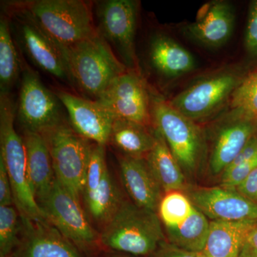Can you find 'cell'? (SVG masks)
I'll return each mask as SVG.
<instances>
[{"label":"cell","mask_w":257,"mask_h":257,"mask_svg":"<svg viewBox=\"0 0 257 257\" xmlns=\"http://www.w3.org/2000/svg\"><path fill=\"white\" fill-rule=\"evenodd\" d=\"M20 62L12 36L9 20L5 15L0 19V94H10L19 78Z\"/></svg>","instance_id":"484cf974"},{"label":"cell","mask_w":257,"mask_h":257,"mask_svg":"<svg viewBox=\"0 0 257 257\" xmlns=\"http://www.w3.org/2000/svg\"><path fill=\"white\" fill-rule=\"evenodd\" d=\"M62 103L30 68L23 72L18 114L25 130L43 134L64 122Z\"/></svg>","instance_id":"9c48e42d"},{"label":"cell","mask_w":257,"mask_h":257,"mask_svg":"<svg viewBox=\"0 0 257 257\" xmlns=\"http://www.w3.org/2000/svg\"><path fill=\"white\" fill-rule=\"evenodd\" d=\"M120 173L124 188L134 204L157 213L162 200V188L145 158L123 156Z\"/></svg>","instance_id":"2e32d148"},{"label":"cell","mask_w":257,"mask_h":257,"mask_svg":"<svg viewBox=\"0 0 257 257\" xmlns=\"http://www.w3.org/2000/svg\"><path fill=\"white\" fill-rule=\"evenodd\" d=\"M30 184L37 202L52 188L56 177L50 150L41 134L25 130L23 137Z\"/></svg>","instance_id":"d6986e66"},{"label":"cell","mask_w":257,"mask_h":257,"mask_svg":"<svg viewBox=\"0 0 257 257\" xmlns=\"http://www.w3.org/2000/svg\"><path fill=\"white\" fill-rule=\"evenodd\" d=\"M152 121L172 155L185 173L197 170L204 142L199 126L173 107L169 101L156 98L152 105Z\"/></svg>","instance_id":"8992f818"},{"label":"cell","mask_w":257,"mask_h":257,"mask_svg":"<svg viewBox=\"0 0 257 257\" xmlns=\"http://www.w3.org/2000/svg\"><path fill=\"white\" fill-rule=\"evenodd\" d=\"M109 257H128V256H117V255H115V256H111Z\"/></svg>","instance_id":"f35d334b"},{"label":"cell","mask_w":257,"mask_h":257,"mask_svg":"<svg viewBox=\"0 0 257 257\" xmlns=\"http://www.w3.org/2000/svg\"><path fill=\"white\" fill-rule=\"evenodd\" d=\"M244 78L239 72L225 71L193 84L169 102L193 121L204 119L231 97Z\"/></svg>","instance_id":"30bf717a"},{"label":"cell","mask_w":257,"mask_h":257,"mask_svg":"<svg viewBox=\"0 0 257 257\" xmlns=\"http://www.w3.org/2000/svg\"><path fill=\"white\" fill-rule=\"evenodd\" d=\"M37 203L46 220L79 249H91L99 242V236L83 210L80 201L57 179L49 192Z\"/></svg>","instance_id":"52a82bcc"},{"label":"cell","mask_w":257,"mask_h":257,"mask_svg":"<svg viewBox=\"0 0 257 257\" xmlns=\"http://www.w3.org/2000/svg\"><path fill=\"white\" fill-rule=\"evenodd\" d=\"M84 200L90 217L104 227L116 214L124 199L107 170L98 189L91 195L84 197Z\"/></svg>","instance_id":"d4e9b609"},{"label":"cell","mask_w":257,"mask_h":257,"mask_svg":"<svg viewBox=\"0 0 257 257\" xmlns=\"http://www.w3.org/2000/svg\"><path fill=\"white\" fill-rule=\"evenodd\" d=\"M188 197L208 219L217 221L257 222V204L236 189L200 187L192 189Z\"/></svg>","instance_id":"4fadbf2b"},{"label":"cell","mask_w":257,"mask_h":257,"mask_svg":"<svg viewBox=\"0 0 257 257\" xmlns=\"http://www.w3.org/2000/svg\"><path fill=\"white\" fill-rule=\"evenodd\" d=\"M244 243L257 255V224L248 234Z\"/></svg>","instance_id":"8d00e7d4"},{"label":"cell","mask_w":257,"mask_h":257,"mask_svg":"<svg viewBox=\"0 0 257 257\" xmlns=\"http://www.w3.org/2000/svg\"><path fill=\"white\" fill-rule=\"evenodd\" d=\"M61 48L71 80L95 100L115 78L127 71L97 32L85 40Z\"/></svg>","instance_id":"7a4b0ae2"},{"label":"cell","mask_w":257,"mask_h":257,"mask_svg":"<svg viewBox=\"0 0 257 257\" xmlns=\"http://www.w3.org/2000/svg\"><path fill=\"white\" fill-rule=\"evenodd\" d=\"M155 143V128L122 119H114L109 143L133 158H146Z\"/></svg>","instance_id":"603a6c76"},{"label":"cell","mask_w":257,"mask_h":257,"mask_svg":"<svg viewBox=\"0 0 257 257\" xmlns=\"http://www.w3.org/2000/svg\"><path fill=\"white\" fill-rule=\"evenodd\" d=\"M200 253L186 251L170 243L164 242L151 257H199Z\"/></svg>","instance_id":"e575fe53"},{"label":"cell","mask_w":257,"mask_h":257,"mask_svg":"<svg viewBox=\"0 0 257 257\" xmlns=\"http://www.w3.org/2000/svg\"><path fill=\"white\" fill-rule=\"evenodd\" d=\"M245 47L248 53L257 56V0L252 1L248 8L247 24L245 33Z\"/></svg>","instance_id":"1f68e13d"},{"label":"cell","mask_w":257,"mask_h":257,"mask_svg":"<svg viewBox=\"0 0 257 257\" xmlns=\"http://www.w3.org/2000/svg\"><path fill=\"white\" fill-rule=\"evenodd\" d=\"M257 156V136L253 135L252 138L248 140V143L246 144L243 147L241 152L238 154L237 156L234 159V161L231 162V165L227 168H231V167H236V166L243 163V162H247V161L251 160Z\"/></svg>","instance_id":"d590c367"},{"label":"cell","mask_w":257,"mask_h":257,"mask_svg":"<svg viewBox=\"0 0 257 257\" xmlns=\"http://www.w3.org/2000/svg\"><path fill=\"white\" fill-rule=\"evenodd\" d=\"M257 168V156L236 167L226 169L221 175V186L235 189Z\"/></svg>","instance_id":"4dcf8cb0"},{"label":"cell","mask_w":257,"mask_h":257,"mask_svg":"<svg viewBox=\"0 0 257 257\" xmlns=\"http://www.w3.org/2000/svg\"><path fill=\"white\" fill-rule=\"evenodd\" d=\"M257 224L252 221H210L205 246L207 257H236L246 237Z\"/></svg>","instance_id":"ffe728a7"},{"label":"cell","mask_w":257,"mask_h":257,"mask_svg":"<svg viewBox=\"0 0 257 257\" xmlns=\"http://www.w3.org/2000/svg\"><path fill=\"white\" fill-rule=\"evenodd\" d=\"M195 209L188 196L181 192L165 194L157 209V214L165 230L177 226L185 220Z\"/></svg>","instance_id":"4316f807"},{"label":"cell","mask_w":257,"mask_h":257,"mask_svg":"<svg viewBox=\"0 0 257 257\" xmlns=\"http://www.w3.org/2000/svg\"><path fill=\"white\" fill-rule=\"evenodd\" d=\"M257 130V121L231 118L216 134L209 167L213 175L222 174Z\"/></svg>","instance_id":"ac0fdd59"},{"label":"cell","mask_w":257,"mask_h":257,"mask_svg":"<svg viewBox=\"0 0 257 257\" xmlns=\"http://www.w3.org/2000/svg\"><path fill=\"white\" fill-rule=\"evenodd\" d=\"M42 135L50 150L56 179L80 201L93 145L65 122Z\"/></svg>","instance_id":"5b68a950"},{"label":"cell","mask_w":257,"mask_h":257,"mask_svg":"<svg viewBox=\"0 0 257 257\" xmlns=\"http://www.w3.org/2000/svg\"><path fill=\"white\" fill-rule=\"evenodd\" d=\"M20 44L34 64L51 75L71 80L62 48L25 12H13Z\"/></svg>","instance_id":"7c38bea8"},{"label":"cell","mask_w":257,"mask_h":257,"mask_svg":"<svg viewBox=\"0 0 257 257\" xmlns=\"http://www.w3.org/2000/svg\"><path fill=\"white\" fill-rule=\"evenodd\" d=\"M235 189L243 197L257 204V168Z\"/></svg>","instance_id":"836d02e7"},{"label":"cell","mask_w":257,"mask_h":257,"mask_svg":"<svg viewBox=\"0 0 257 257\" xmlns=\"http://www.w3.org/2000/svg\"><path fill=\"white\" fill-rule=\"evenodd\" d=\"M114 119L130 120L150 126L152 105L146 84L135 70L115 78L96 99Z\"/></svg>","instance_id":"8fae6325"},{"label":"cell","mask_w":257,"mask_h":257,"mask_svg":"<svg viewBox=\"0 0 257 257\" xmlns=\"http://www.w3.org/2000/svg\"><path fill=\"white\" fill-rule=\"evenodd\" d=\"M155 128V143L146 160L150 170L160 184L162 191L167 193L181 192L186 187L184 173L172 155L160 132Z\"/></svg>","instance_id":"7402d4cb"},{"label":"cell","mask_w":257,"mask_h":257,"mask_svg":"<svg viewBox=\"0 0 257 257\" xmlns=\"http://www.w3.org/2000/svg\"><path fill=\"white\" fill-rule=\"evenodd\" d=\"M199 257H207V256H206L204 254V253H201L200 256H199Z\"/></svg>","instance_id":"ab89813d"},{"label":"cell","mask_w":257,"mask_h":257,"mask_svg":"<svg viewBox=\"0 0 257 257\" xmlns=\"http://www.w3.org/2000/svg\"><path fill=\"white\" fill-rule=\"evenodd\" d=\"M236 257H257V255L256 253H253L244 243L239 255Z\"/></svg>","instance_id":"74e56055"},{"label":"cell","mask_w":257,"mask_h":257,"mask_svg":"<svg viewBox=\"0 0 257 257\" xmlns=\"http://www.w3.org/2000/svg\"><path fill=\"white\" fill-rule=\"evenodd\" d=\"M15 106L10 94H0V158L4 162L20 215L34 220L45 219L32 191L25 142L15 128Z\"/></svg>","instance_id":"3957f363"},{"label":"cell","mask_w":257,"mask_h":257,"mask_svg":"<svg viewBox=\"0 0 257 257\" xmlns=\"http://www.w3.org/2000/svg\"><path fill=\"white\" fill-rule=\"evenodd\" d=\"M69 115L70 126L79 136L105 147L114 118L97 101L89 100L65 91L56 93Z\"/></svg>","instance_id":"9a60e30c"},{"label":"cell","mask_w":257,"mask_h":257,"mask_svg":"<svg viewBox=\"0 0 257 257\" xmlns=\"http://www.w3.org/2000/svg\"><path fill=\"white\" fill-rule=\"evenodd\" d=\"M0 257H11V256H3V255H0Z\"/></svg>","instance_id":"60d3db41"},{"label":"cell","mask_w":257,"mask_h":257,"mask_svg":"<svg viewBox=\"0 0 257 257\" xmlns=\"http://www.w3.org/2000/svg\"><path fill=\"white\" fill-rule=\"evenodd\" d=\"M107 170L105 160V147L94 144L86 171L83 198L87 197L95 192L100 185L101 180Z\"/></svg>","instance_id":"f546056e"},{"label":"cell","mask_w":257,"mask_h":257,"mask_svg":"<svg viewBox=\"0 0 257 257\" xmlns=\"http://www.w3.org/2000/svg\"><path fill=\"white\" fill-rule=\"evenodd\" d=\"M210 221L197 207L180 224L165 230L169 243L186 251L202 253L205 246Z\"/></svg>","instance_id":"cb8c5ba5"},{"label":"cell","mask_w":257,"mask_h":257,"mask_svg":"<svg viewBox=\"0 0 257 257\" xmlns=\"http://www.w3.org/2000/svg\"><path fill=\"white\" fill-rule=\"evenodd\" d=\"M149 56L152 67L165 77L182 75L195 67V61L190 52L163 35L152 39Z\"/></svg>","instance_id":"44dd1931"},{"label":"cell","mask_w":257,"mask_h":257,"mask_svg":"<svg viewBox=\"0 0 257 257\" xmlns=\"http://www.w3.org/2000/svg\"><path fill=\"white\" fill-rule=\"evenodd\" d=\"M20 241L11 257H82L79 248L46 219L20 215Z\"/></svg>","instance_id":"5bb4252c"},{"label":"cell","mask_w":257,"mask_h":257,"mask_svg":"<svg viewBox=\"0 0 257 257\" xmlns=\"http://www.w3.org/2000/svg\"><path fill=\"white\" fill-rule=\"evenodd\" d=\"M15 5L60 47L70 46L96 32L90 5L82 0H35Z\"/></svg>","instance_id":"277c9868"},{"label":"cell","mask_w":257,"mask_h":257,"mask_svg":"<svg viewBox=\"0 0 257 257\" xmlns=\"http://www.w3.org/2000/svg\"><path fill=\"white\" fill-rule=\"evenodd\" d=\"M21 219L16 207L0 206V255L11 256L20 241Z\"/></svg>","instance_id":"f1b7e54d"},{"label":"cell","mask_w":257,"mask_h":257,"mask_svg":"<svg viewBox=\"0 0 257 257\" xmlns=\"http://www.w3.org/2000/svg\"><path fill=\"white\" fill-rule=\"evenodd\" d=\"M234 9L226 1H214L204 7L197 20L187 27V35L207 47H217L228 41L234 29Z\"/></svg>","instance_id":"e0dca14e"},{"label":"cell","mask_w":257,"mask_h":257,"mask_svg":"<svg viewBox=\"0 0 257 257\" xmlns=\"http://www.w3.org/2000/svg\"><path fill=\"white\" fill-rule=\"evenodd\" d=\"M164 242L165 234L157 213L132 201H123L99 235L104 247L137 256H151Z\"/></svg>","instance_id":"6da1fadb"},{"label":"cell","mask_w":257,"mask_h":257,"mask_svg":"<svg viewBox=\"0 0 257 257\" xmlns=\"http://www.w3.org/2000/svg\"><path fill=\"white\" fill-rule=\"evenodd\" d=\"M231 98L233 118L257 121V72L245 77Z\"/></svg>","instance_id":"83f0119b"},{"label":"cell","mask_w":257,"mask_h":257,"mask_svg":"<svg viewBox=\"0 0 257 257\" xmlns=\"http://www.w3.org/2000/svg\"><path fill=\"white\" fill-rule=\"evenodd\" d=\"M13 204L11 181L4 162L0 158V206H12Z\"/></svg>","instance_id":"d6a6232c"},{"label":"cell","mask_w":257,"mask_h":257,"mask_svg":"<svg viewBox=\"0 0 257 257\" xmlns=\"http://www.w3.org/2000/svg\"><path fill=\"white\" fill-rule=\"evenodd\" d=\"M138 14V3L134 0H106L96 7V32L116 49L132 70L138 67L135 46Z\"/></svg>","instance_id":"ba28073f"}]
</instances>
